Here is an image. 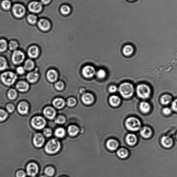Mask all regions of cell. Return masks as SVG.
<instances>
[{
	"mask_svg": "<svg viewBox=\"0 0 177 177\" xmlns=\"http://www.w3.org/2000/svg\"><path fill=\"white\" fill-rule=\"evenodd\" d=\"M27 10L25 6L21 3H15L12 8V13L16 18L22 19L26 14Z\"/></svg>",
	"mask_w": 177,
	"mask_h": 177,
	"instance_id": "1",
	"label": "cell"
},
{
	"mask_svg": "<svg viewBox=\"0 0 177 177\" xmlns=\"http://www.w3.org/2000/svg\"><path fill=\"white\" fill-rule=\"evenodd\" d=\"M60 148L61 144L60 141L54 138L48 141L45 146V150L47 153L54 154L58 152Z\"/></svg>",
	"mask_w": 177,
	"mask_h": 177,
	"instance_id": "2",
	"label": "cell"
},
{
	"mask_svg": "<svg viewBox=\"0 0 177 177\" xmlns=\"http://www.w3.org/2000/svg\"><path fill=\"white\" fill-rule=\"evenodd\" d=\"M119 91L125 98H130L132 96L134 92V86L131 84L127 82L122 84L119 88Z\"/></svg>",
	"mask_w": 177,
	"mask_h": 177,
	"instance_id": "3",
	"label": "cell"
},
{
	"mask_svg": "<svg viewBox=\"0 0 177 177\" xmlns=\"http://www.w3.org/2000/svg\"><path fill=\"white\" fill-rule=\"evenodd\" d=\"M46 121L40 116H35L32 117L30 120V124L34 130H41L44 128L46 125Z\"/></svg>",
	"mask_w": 177,
	"mask_h": 177,
	"instance_id": "4",
	"label": "cell"
},
{
	"mask_svg": "<svg viewBox=\"0 0 177 177\" xmlns=\"http://www.w3.org/2000/svg\"><path fill=\"white\" fill-rule=\"evenodd\" d=\"M2 81L4 84L10 86L15 82L17 79V76L15 73L11 71L2 73L1 76Z\"/></svg>",
	"mask_w": 177,
	"mask_h": 177,
	"instance_id": "5",
	"label": "cell"
},
{
	"mask_svg": "<svg viewBox=\"0 0 177 177\" xmlns=\"http://www.w3.org/2000/svg\"><path fill=\"white\" fill-rule=\"evenodd\" d=\"M141 123L136 118L131 117L128 118L125 121V125L128 130L132 131H137L141 127Z\"/></svg>",
	"mask_w": 177,
	"mask_h": 177,
	"instance_id": "6",
	"label": "cell"
},
{
	"mask_svg": "<svg viewBox=\"0 0 177 177\" xmlns=\"http://www.w3.org/2000/svg\"><path fill=\"white\" fill-rule=\"evenodd\" d=\"M136 91L138 96L143 99H146L149 97L151 93L149 86L145 84L138 85L137 87Z\"/></svg>",
	"mask_w": 177,
	"mask_h": 177,
	"instance_id": "7",
	"label": "cell"
},
{
	"mask_svg": "<svg viewBox=\"0 0 177 177\" xmlns=\"http://www.w3.org/2000/svg\"><path fill=\"white\" fill-rule=\"evenodd\" d=\"M39 170V167L37 164L35 162L31 161L27 164L25 170L27 175L34 177L37 174Z\"/></svg>",
	"mask_w": 177,
	"mask_h": 177,
	"instance_id": "8",
	"label": "cell"
},
{
	"mask_svg": "<svg viewBox=\"0 0 177 177\" xmlns=\"http://www.w3.org/2000/svg\"><path fill=\"white\" fill-rule=\"evenodd\" d=\"M27 8L30 12L34 14H38L42 10L43 6L40 2L32 1L28 3Z\"/></svg>",
	"mask_w": 177,
	"mask_h": 177,
	"instance_id": "9",
	"label": "cell"
},
{
	"mask_svg": "<svg viewBox=\"0 0 177 177\" xmlns=\"http://www.w3.org/2000/svg\"><path fill=\"white\" fill-rule=\"evenodd\" d=\"M17 109L19 114L22 116H26L29 113L30 106L27 102L22 101L18 104Z\"/></svg>",
	"mask_w": 177,
	"mask_h": 177,
	"instance_id": "10",
	"label": "cell"
},
{
	"mask_svg": "<svg viewBox=\"0 0 177 177\" xmlns=\"http://www.w3.org/2000/svg\"><path fill=\"white\" fill-rule=\"evenodd\" d=\"M45 138L40 133H35L33 135L32 142L34 146L37 148L42 147L45 143Z\"/></svg>",
	"mask_w": 177,
	"mask_h": 177,
	"instance_id": "11",
	"label": "cell"
},
{
	"mask_svg": "<svg viewBox=\"0 0 177 177\" xmlns=\"http://www.w3.org/2000/svg\"><path fill=\"white\" fill-rule=\"evenodd\" d=\"M25 59V54L21 51L16 50L12 54V62L16 65L22 63Z\"/></svg>",
	"mask_w": 177,
	"mask_h": 177,
	"instance_id": "12",
	"label": "cell"
},
{
	"mask_svg": "<svg viewBox=\"0 0 177 177\" xmlns=\"http://www.w3.org/2000/svg\"><path fill=\"white\" fill-rule=\"evenodd\" d=\"M37 26L40 29L43 31H47L51 28L50 22L47 19L42 18L37 22Z\"/></svg>",
	"mask_w": 177,
	"mask_h": 177,
	"instance_id": "13",
	"label": "cell"
},
{
	"mask_svg": "<svg viewBox=\"0 0 177 177\" xmlns=\"http://www.w3.org/2000/svg\"><path fill=\"white\" fill-rule=\"evenodd\" d=\"M82 72L84 76L86 78H91L94 76L95 70L94 67L89 66H85L82 69Z\"/></svg>",
	"mask_w": 177,
	"mask_h": 177,
	"instance_id": "14",
	"label": "cell"
},
{
	"mask_svg": "<svg viewBox=\"0 0 177 177\" xmlns=\"http://www.w3.org/2000/svg\"><path fill=\"white\" fill-rule=\"evenodd\" d=\"M43 114L47 118L50 120H53L55 117L56 112L52 107H47L44 109Z\"/></svg>",
	"mask_w": 177,
	"mask_h": 177,
	"instance_id": "15",
	"label": "cell"
},
{
	"mask_svg": "<svg viewBox=\"0 0 177 177\" xmlns=\"http://www.w3.org/2000/svg\"><path fill=\"white\" fill-rule=\"evenodd\" d=\"M16 87L19 91L26 92L28 91L29 85L27 82L24 81H21L17 83Z\"/></svg>",
	"mask_w": 177,
	"mask_h": 177,
	"instance_id": "16",
	"label": "cell"
},
{
	"mask_svg": "<svg viewBox=\"0 0 177 177\" xmlns=\"http://www.w3.org/2000/svg\"><path fill=\"white\" fill-rule=\"evenodd\" d=\"M39 53V49L37 46H33L29 48L28 55V56L32 58H35L37 57Z\"/></svg>",
	"mask_w": 177,
	"mask_h": 177,
	"instance_id": "17",
	"label": "cell"
},
{
	"mask_svg": "<svg viewBox=\"0 0 177 177\" xmlns=\"http://www.w3.org/2000/svg\"><path fill=\"white\" fill-rule=\"evenodd\" d=\"M82 100L85 104L89 105L94 102V98L92 94L89 93H86L82 96Z\"/></svg>",
	"mask_w": 177,
	"mask_h": 177,
	"instance_id": "18",
	"label": "cell"
},
{
	"mask_svg": "<svg viewBox=\"0 0 177 177\" xmlns=\"http://www.w3.org/2000/svg\"><path fill=\"white\" fill-rule=\"evenodd\" d=\"M161 143L164 147L170 148L173 145V142L171 138L168 136H165L162 138Z\"/></svg>",
	"mask_w": 177,
	"mask_h": 177,
	"instance_id": "19",
	"label": "cell"
},
{
	"mask_svg": "<svg viewBox=\"0 0 177 177\" xmlns=\"http://www.w3.org/2000/svg\"><path fill=\"white\" fill-rule=\"evenodd\" d=\"M126 142L130 145H134L137 143V138L134 134H130L127 135L125 138Z\"/></svg>",
	"mask_w": 177,
	"mask_h": 177,
	"instance_id": "20",
	"label": "cell"
},
{
	"mask_svg": "<svg viewBox=\"0 0 177 177\" xmlns=\"http://www.w3.org/2000/svg\"><path fill=\"white\" fill-rule=\"evenodd\" d=\"M0 5L3 10L6 11H9L12 7L11 0H2Z\"/></svg>",
	"mask_w": 177,
	"mask_h": 177,
	"instance_id": "21",
	"label": "cell"
},
{
	"mask_svg": "<svg viewBox=\"0 0 177 177\" xmlns=\"http://www.w3.org/2000/svg\"><path fill=\"white\" fill-rule=\"evenodd\" d=\"M152 131L149 127L145 126L141 129L140 131L141 135L144 138H149L152 135Z\"/></svg>",
	"mask_w": 177,
	"mask_h": 177,
	"instance_id": "22",
	"label": "cell"
},
{
	"mask_svg": "<svg viewBox=\"0 0 177 177\" xmlns=\"http://www.w3.org/2000/svg\"><path fill=\"white\" fill-rule=\"evenodd\" d=\"M118 143L117 141L113 139H111L107 141L106 146L108 149L111 150H114L116 149L118 146Z\"/></svg>",
	"mask_w": 177,
	"mask_h": 177,
	"instance_id": "23",
	"label": "cell"
},
{
	"mask_svg": "<svg viewBox=\"0 0 177 177\" xmlns=\"http://www.w3.org/2000/svg\"><path fill=\"white\" fill-rule=\"evenodd\" d=\"M39 75L35 72H32L28 73L27 75V78L28 81L32 83H35L37 81Z\"/></svg>",
	"mask_w": 177,
	"mask_h": 177,
	"instance_id": "24",
	"label": "cell"
},
{
	"mask_svg": "<svg viewBox=\"0 0 177 177\" xmlns=\"http://www.w3.org/2000/svg\"><path fill=\"white\" fill-rule=\"evenodd\" d=\"M58 74L56 71L51 70L47 73V78L49 81L51 82L55 81L57 80Z\"/></svg>",
	"mask_w": 177,
	"mask_h": 177,
	"instance_id": "25",
	"label": "cell"
},
{
	"mask_svg": "<svg viewBox=\"0 0 177 177\" xmlns=\"http://www.w3.org/2000/svg\"><path fill=\"white\" fill-rule=\"evenodd\" d=\"M65 104V101L61 98H57L54 99L53 102V105L54 107L58 109L63 108Z\"/></svg>",
	"mask_w": 177,
	"mask_h": 177,
	"instance_id": "26",
	"label": "cell"
},
{
	"mask_svg": "<svg viewBox=\"0 0 177 177\" xmlns=\"http://www.w3.org/2000/svg\"><path fill=\"white\" fill-rule=\"evenodd\" d=\"M120 99L117 96H112L109 99L110 104L114 107H116L120 105Z\"/></svg>",
	"mask_w": 177,
	"mask_h": 177,
	"instance_id": "27",
	"label": "cell"
},
{
	"mask_svg": "<svg viewBox=\"0 0 177 177\" xmlns=\"http://www.w3.org/2000/svg\"><path fill=\"white\" fill-rule=\"evenodd\" d=\"M140 111L144 113L149 112L150 109V105L146 102H142L140 104Z\"/></svg>",
	"mask_w": 177,
	"mask_h": 177,
	"instance_id": "28",
	"label": "cell"
},
{
	"mask_svg": "<svg viewBox=\"0 0 177 177\" xmlns=\"http://www.w3.org/2000/svg\"><path fill=\"white\" fill-rule=\"evenodd\" d=\"M27 20L29 24L33 25L37 23V17L34 14H30L27 16Z\"/></svg>",
	"mask_w": 177,
	"mask_h": 177,
	"instance_id": "29",
	"label": "cell"
},
{
	"mask_svg": "<svg viewBox=\"0 0 177 177\" xmlns=\"http://www.w3.org/2000/svg\"><path fill=\"white\" fill-rule=\"evenodd\" d=\"M79 128L75 125H71L68 128V132L71 136H75L78 134Z\"/></svg>",
	"mask_w": 177,
	"mask_h": 177,
	"instance_id": "30",
	"label": "cell"
},
{
	"mask_svg": "<svg viewBox=\"0 0 177 177\" xmlns=\"http://www.w3.org/2000/svg\"><path fill=\"white\" fill-rule=\"evenodd\" d=\"M9 115L4 109L0 108V122H3L7 120Z\"/></svg>",
	"mask_w": 177,
	"mask_h": 177,
	"instance_id": "31",
	"label": "cell"
},
{
	"mask_svg": "<svg viewBox=\"0 0 177 177\" xmlns=\"http://www.w3.org/2000/svg\"><path fill=\"white\" fill-rule=\"evenodd\" d=\"M34 63L31 59H27L25 61L24 64V68L25 70L30 71L34 68Z\"/></svg>",
	"mask_w": 177,
	"mask_h": 177,
	"instance_id": "32",
	"label": "cell"
},
{
	"mask_svg": "<svg viewBox=\"0 0 177 177\" xmlns=\"http://www.w3.org/2000/svg\"><path fill=\"white\" fill-rule=\"evenodd\" d=\"M172 100V96L169 95L163 96L160 99L161 102L164 105L169 104Z\"/></svg>",
	"mask_w": 177,
	"mask_h": 177,
	"instance_id": "33",
	"label": "cell"
},
{
	"mask_svg": "<svg viewBox=\"0 0 177 177\" xmlns=\"http://www.w3.org/2000/svg\"><path fill=\"white\" fill-rule=\"evenodd\" d=\"M134 49L132 46L128 45L125 46L123 49V52L125 55L130 56L133 53Z\"/></svg>",
	"mask_w": 177,
	"mask_h": 177,
	"instance_id": "34",
	"label": "cell"
},
{
	"mask_svg": "<svg viewBox=\"0 0 177 177\" xmlns=\"http://www.w3.org/2000/svg\"><path fill=\"white\" fill-rule=\"evenodd\" d=\"M8 98L11 101L14 100L17 96V92L14 89H11L9 90L7 94Z\"/></svg>",
	"mask_w": 177,
	"mask_h": 177,
	"instance_id": "35",
	"label": "cell"
},
{
	"mask_svg": "<svg viewBox=\"0 0 177 177\" xmlns=\"http://www.w3.org/2000/svg\"><path fill=\"white\" fill-rule=\"evenodd\" d=\"M118 156L121 159H124L127 157L128 152L127 150L124 148L119 150L117 152Z\"/></svg>",
	"mask_w": 177,
	"mask_h": 177,
	"instance_id": "36",
	"label": "cell"
},
{
	"mask_svg": "<svg viewBox=\"0 0 177 177\" xmlns=\"http://www.w3.org/2000/svg\"><path fill=\"white\" fill-rule=\"evenodd\" d=\"M71 11V8L68 5H63L60 8L61 13L63 15H69Z\"/></svg>",
	"mask_w": 177,
	"mask_h": 177,
	"instance_id": "37",
	"label": "cell"
},
{
	"mask_svg": "<svg viewBox=\"0 0 177 177\" xmlns=\"http://www.w3.org/2000/svg\"><path fill=\"white\" fill-rule=\"evenodd\" d=\"M65 130L62 128H58L55 131V135L57 137L62 138L65 135Z\"/></svg>",
	"mask_w": 177,
	"mask_h": 177,
	"instance_id": "38",
	"label": "cell"
},
{
	"mask_svg": "<svg viewBox=\"0 0 177 177\" xmlns=\"http://www.w3.org/2000/svg\"><path fill=\"white\" fill-rule=\"evenodd\" d=\"M7 61L3 57H0V71H2L7 68Z\"/></svg>",
	"mask_w": 177,
	"mask_h": 177,
	"instance_id": "39",
	"label": "cell"
},
{
	"mask_svg": "<svg viewBox=\"0 0 177 177\" xmlns=\"http://www.w3.org/2000/svg\"><path fill=\"white\" fill-rule=\"evenodd\" d=\"M7 47V41L5 39H0V52H3L5 51Z\"/></svg>",
	"mask_w": 177,
	"mask_h": 177,
	"instance_id": "40",
	"label": "cell"
},
{
	"mask_svg": "<svg viewBox=\"0 0 177 177\" xmlns=\"http://www.w3.org/2000/svg\"><path fill=\"white\" fill-rule=\"evenodd\" d=\"M5 109L8 113L11 114L15 111V106L13 104L9 103L6 105Z\"/></svg>",
	"mask_w": 177,
	"mask_h": 177,
	"instance_id": "41",
	"label": "cell"
},
{
	"mask_svg": "<svg viewBox=\"0 0 177 177\" xmlns=\"http://www.w3.org/2000/svg\"><path fill=\"white\" fill-rule=\"evenodd\" d=\"M45 174L49 176H52L54 175L55 170L52 167H48L44 170Z\"/></svg>",
	"mask_w": 177,
	"mask_h": 177,
	"instance_id": "42",
	"label": "cell"
},
{
	"mask_svg": "<svg viewBox=\"0 0 177 177\" xmlns=\"http://www.w3.org/2000/svg\"><path fill=\"white\" fill-rule=\"evenodd\" d=\"M18 47V44L17 42L14 40H12L9 42V47L10 50H15L17 49Z\"/></svg>",
	"mask_w": 177,
	"mask_h": 177,
	"instance_id": "43",
	"label": "cell"
},
{
	"mask_svg": "<svg viewBox=\"0 0 177 177\" xmlns=\"http://www.w3.org/2000/svg\"><path fill=\"white\" fill-rule=\"evenodd\" d=\"M55 123L57 124H63L66 121V119L63 116H60L56 119Z\"/></svg>",
	"mask_w": 177,
	"mask_h": 177,
	"instance_id": "44",
	"label": "cell"
},
{
	"mask_svg": "<svg viewBox=\"0 0 177 177\" xmlns=\"http://www.w3.org/2000/svg\"><path fill=\"white\" fill-rule=\"evenodd\" d=\"M15 176L16 177H26L27 174L25 170H20L16 172Z\"/></svg>",
	"mask_w": 177,
	"mask_h": 177,
	"instance_id": "45",
	"label": "cell"
},
{
	"mask_svg": "<svg viewBox=\"0 0 177 177\" xmlns=\"http://www.w3.org/2000/svg\"><path fill=\"white\" fill-rule=\"evenodd\" d=\"M43 133L44 135L47 137L51 136L52 134V130L49 128H45L43 130Z\"/></svg>",
	"mask_w": 177,
	"mask_h": 177,
	"instance_id": "46",
	"label": "cell"
},
{
	"mask_svg": "<svg viewBox=\"0 0 177 177\" xmlns=\"http://www.w3.org/2000/svg\"><path fill=\"white\" fill-rule=\"evenodd\" d=\"M76 99L73 98H70L67 100V105L69 107H73L76 105Z\"/></svg>",
	"mask_w": 177,
	"mask_h": 177,
	"instance_id": "47",
	"label": "cell"
},
{
	"mask_svg": "<svg viewBox=\"0 0 177 177\" xmlns=\"http://www.w3.org/2000/svg\"><path fill=\"white\" fill-rule=\"evenodd\" d=\"M96 75L99 78L103 79L105 77L106 73L104 70L101 69L98 71Z\"/></svg>",
	"mask_w": 177,
	"mask_h": 177,
	"instance_id": "48",
	"label": "cell"
},
{
	"mask_svg": "<svg viewBox=\"0 0 177 177\" xmlns=\"http://www.w3.org/2000/svg\"><path fill=\"white\" fill-rule=\"evenodd\" d=\"M56 88L59 91H61L64 88V83L61 81L57 82L55 84Z\"/></svg>",
	"mask_w": 177,
	"mask_h": 177,
	"instance_id": "49",
	"label": "cell"
},
{
	"mask_svg": "<svg viewBox=\"0 0 177 177\" xmlns=\"http://www.w3.org/2000/svg\"><path fill=\"white\" fill-rule=\"evenodd\" d=\"M172 108L173 110L177 112V99L175 100L172 104Z\"/></svg>",
	"mask_w": 177,
	"mask_h": 177,
	"instance_id": "50",
	"label": "cell"
},
{
	"mask_svg": "<svg viewBox=\"0 0 177 177\" xmlns=\"http://www.w3.org/2000/svg\"><path fill=\"white\" fill-rule=\"evenodd\" d=\"M25 70L24 67L22 66H19L17 68V71L18 73L20 75H22L24 73Z\"/></svg>",
	"mask_w": 177,
	"mask_h": 177,
	"instance_id": "51",
	"label": "cell"
},
{
	"mask_svg": "<svg viewBox=\"0 0 177 177\" xmlns=\"http://www.w3.org/2000/svg\"><path fill=\"white\" fill-rule=\"evenodd\" d=\"M163 113L166 115H169L171 114L172 111L171 109L169 108H165L163 109Z\"/></svg>",
	"mask_w": 177,
	"mask_h": 177,
	"instance_id": "52",
	"label": "cell"
},
{
	"mask_svg": "<svg viewBox=\"0 0 177 177\" xmlns=\"http://www.w3.org/2000/svg\"><path fill=\"white\" fill-rule=\"evenodd\" d=\"M117 91L116 86H112L109 88V91L111 93L115 92Z\"/></svg>",
	"mask_w": 177,
	"mask_h": 177,
	"instance_id": "53",
	"label": "cell"
},
{
	"mask_svg": "<svg viewBox=\"0 0 177 177\" xmlns=\"http://www.w3.org/2000/svg\"><path fill=\"white\" fill-rule=\"evenodd\" d=\"M51 1V0H41V2L42 4L47 5L49 4Z\"/></svg>",
	"mask_w": 177,
	"mask_h": 177,
	"instance_id": "54",
	"label": "cell"
},
{
	"mask_svg": "<svg viewBox=\"0 0 177 177\" xmlns=\"http://www.w3.org/2000/svg\"><path fill=\"white\" fill-rule=\"evenodd\" d=\"M128 1L130 2H134L136 1V0H128Z\"/></svg>",
	"mask_w": 177,
	"mask_h": 177,
	"instance_id": "55",
	"label": "cell"
},
{
	"mask_svg": "<svg viewBox=\"0 0 177 177\" xmlns=\"http://www.w3.org/2000/svg\"><path fill=\"white\" fill-rule=\"evenodd\" d=\"M40 177H47L46 176H40Z\"/></svg>",
	"mask_w": 177,
	"mask_h": 177,
	"instance_id": "56",
	"label": "cell"
},
{
	"mask_svg": "<svg viewBox=\"0 0 177 177\" xmlns=\"http://www.w3.org/2000/svg\"><path fill=\"white\" fill-rule=\"evenodd\" d=\"M176 138H177V135H176Z\"/></svg>",
	"mask_w": 177,
	"mask_h": 177,
	"instance_id": "57",
	"label": "cell"
},
{
	"mask_svg": "<svg viewBox=\"0 0 177 177\" xmlns=\"http://www.w3.org/2000/svg\"></svg>",
	"mask_w": 177,
	"mask_h": 177,
	"instance_id": "58",
	"label": "cell"
}]
</instances>
